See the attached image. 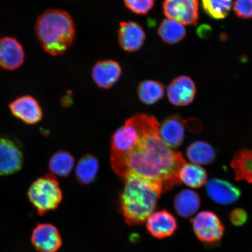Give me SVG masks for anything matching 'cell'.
<instances>
[{
    "instance_id": "cell-23",
    "label": "cell",
    "mask_w": 252,
    "mask_h": 252,
    "mask_svg": "<svg viewBox=\"0 0 252 252\" xmlns=\"http://www.w3.org/2000/svg\"><path fill=\"white\" fill-rule=\"evenodd\" d=\"M158 33L163 42L173 45L185 38L187 31L184 25L167 18L160 23Z\"/></svg>"
},
{
    "instance_id": "cell-25",
    "label": "cell",
    "mask_w": 252,
    "mask_h": 252,
    "mask_svg": "<svg viewBox=\"0 0 252 252\" xmlns=\"http://www.w3.org/2000/svg\"><path fill=\"white\" fill-rule=\"evenodd\" d=\"M232 0H201L204 12L214 20L227 17L233 5Z\"/></svg>"
},
{
    "instance_id": "cell-15",
    "label": "cell",
    "mask_w": 252,
    "mask_h": 252,
    "mask_svg": "<svg viewBox=\"0 0 252 252\" xmlns=\"http://www.w3.org/2000/svg\"><path fill=\"white\" fill-rule=\"evenodd\" d=\"M122 74V68L118 62L111 60L97 62L92 70L94 83L102 89H109L117 83Z\"/></svg>"
},
{
    "instance_id": "cell-14",
    "label": "cell",
    "mask_w": 252,
    "mask_h": 252,
    "mask_svg": "<svg viewBox=\"0 0 252 252\" xmlns=\"http://www.w3.org/2000/svg\"><path fill=\"white\" fill-rule=\"evenodd\" d=\"M146 35L140 25L133 21L120 24L118 40L122 48L128 52L139 50L143 46Z\"/></svg>"
},
{
    "instance_id": "cell-22",
    "label": "cell",
    "mask_w": 252,
    "mask_h": 252,
    "mask_svg": "<svg viewBox=\"0 0 252 252\" xmlns=\"http://www.w3.org/2000/svg\"><path fill=\"white\" fill-rule=\"evenodd\" d=\"M74 158L68 151L59 150L49 160V169L53 175L67 177L73 169Z\"/></svg>"
},
{
    "instance_id": "cell-17",
    "label": "cell",
    "mask_w": 252,
    "mask_h": 252,
    "mask_svg": "<svg viewBox=\"0 0 252 252\" xmlns=\"http://www.w3.org/2000/svg\"><path fill=\"white\" fill-rule=\"evenodd\" d=\"M173 205L178 216L183 218H189L199 210L201 198L196 191L190 189H185L176 195Z\"/></svg>"
},
{
    "instance_id": "cell-26",
    "label": "cell",
    "mask_w": 252,
    "mask_h": 252,
    "mask_svg": "<svg viewBox=\"0 0 252 252\" xmlns=\"http://www.w3.org/2000/svg\"><path fill=\"white\" fill-rule=\"evenodd\" d=\"M129 10L138 15L147 14L155 4L156 0H124Z\"/></svg>"
},
{
    "instance_id": "cell-1",
    "label": "cell",
    "mask_w": 252,
    "mask_h": 252,
    "mask_svg": "<svg viewBox=\"0 0 252 252\" xmlns=\"http://www.w3.org/2000/svg\"><path fill=\"white\" fill-rule=\"evenodd\" d=\"M159 125L155 117L146 115L137 143L125 156L110 163L123 180L137 176L160 183L166 191L181 184L179 173L186 161L180 153L163 141Z\"/></svg>"
},
{
    "instance_id": "cell-28",
    "label": "cell",
    "mask_w": 252,
    "mask_h": 252,
    "mask_svg": "<svg viewBox=\"0 0 252 252\" xmlns=\"http://www.w3.org/2000/svg\"><path fill=\"white\" fill-rule=\"evenodd\" d=\"M248 214L247 212L241 208H236L232 210L229 214L230 221L233 225L241 226L245 224L248 220Z\"/></svg>"
},
{
    "instance_id": "cell-19",
    "label": "cell",
    "mask_w": 252,
    "mask_h": 252,
    "mask_svg": "<svg viewBox=\"0 0 252 252\" xmlns=\"http://www.w3.org/2000/svg\"><path fill=\"white\" fill-rule=\"evenodd\" d=\"M186 154L191 163L199 165L210 164L215 160L217 156L215 149L203 141L193 142L188 147Z\"/></svg>"
},
{
    "instance_id": "cell-27",
    "label": "cell",
    "mask_w": 252,
    "mask_h": 252,
    "mask_svg": "<svg viewBox=\"0 0 252 252\" xmlns=\"http://www.w3.org/2000/svg\"><path fill=\"white\" fill-rule=\"evenodd\" d=\"M233 9L238 17L242 19L252 18V0H235Z\"/></svg>"
},
{
    "instance_id": "cell-9",
    "label": "cell",
    "mask_w": 252,
    "mask_h": 252,
    "mask_svg": "<svg viewBox=\"0 0 252 252\" xmlns=\"http://www.w3.org/2000/svg\"><path fill=\"white\" fill-rule=\"evenodd\" d=\"M32 243L39 252H56L62 245V239L56 226L50 223H40L34 228Z\"/></svg>"
},
{
    "instance_id": "cell-24",
    "label": "cell",
    "mask_w": 252,
    "mask_h": 252,
    "mask_svg": "<svg viewBox=\"0 0 252 252\" xmlns=\"http://www.w3.org/2000/svg\"><path fill=\"white\" fill-rule=\"evenodd\" d=\"M164 94L163 85L157 81H144L137 88L138 98L146 105H153L158 102L164 96Z\"/></svg>"
},
{
    "instance_id": "cell-8",
    "label": "cell",
    "mask_w": 252,
    "mask_h": 252,
    "mask_svg": "<svg viewBox=\"0 0 252 252\" xmlns=\"http://www.w3.org/2000/svg\"><path fill=\"white\" fill-rule=\"evenodd\" d=\"M23 163V153L18 145L8 138H0V176L20 171Z\"/></svg>"
},
{
    "instance_id": "cell-2",
    "label": "cell",
    "mask_w": 252,
    "mask_h": 252,
    "mask_svg": "<svg viewBox=\"0 0 252 252\" xmlns=\"http://www.w3.org/2000/svg\"><path fill=\"white\" fill-rule=\"evenodd\" d=\"M125 187L120 197V207L126 223L131 226L146 221L165 192L160 183L137 176L124 179Z\"/></svg>"
},
{
    "instance_id": "cell-13",
    "label": "cell",
    "mask_w": 252,
    "mask_h": 252,
    "mask_svg": "<svg viewBox=\"0 0 252 252\" xmlns=\"http://www.w3.org/2000/svg\"><path fill=\"white\" fill-rule=\"evenodd\" d=\"M24 60L23 47L17 39L11 37L0 39V67L9 71L17 70Z\"/></svg>"
},
{
    "instance_id": "cell-4",
    "label": "cell",
    "mask_w": 252,
    "mask_h": 252,
    "mask_svg": "<svg viewBox=\"0 0 252 252\" xmlns=\"http://www.w3.org/2000/svg\"><path fill=\"white\" fill-rule=\"evenodd\" d=\"M28 196L37 214L42 216L58 209L63 200V192L55 176L47 174L31 184Z\"/></svg>"
},
{
    "instance_id": "cell-12",
    "label": "cell",
    "mask_w": 252,
    "mask_h": 252,
    "mask_svg": "<svg viewBox=\"0 0 252 252\" xmlns=\"http://www.w3.org/2000/svg\"><path fill=\"white\" fill-rule=\"evenodd\" d=\"M208 196L214 202L223 206L234 204L241 196V191L231 182L220 179H212L206 184Z\"/></svg>"
},
{
    "instance_id": "cell-16",
    "label": "cell",
    "mask_w": 252,
    "mask_h": 252,
    "mask_svg": "<svg viewBox=\"0 0 252 252\" xmlns=\"http://www.w3.org/2000/svg\"><path fill=\"white\" fill-rule=\"evenodd\" d=\"M185 122L178 116L166 118L159 125V135L167 146L176 149L184 143L185 137Z\"/></svg>"
},
{
    "instance_id": "cell-18",
    "label": "cell",
    "mask_w": 252,
    "mask_h": 252,
    "mask_svg": "<svg viewBox=\"0 0 252 252\" xmlns=\"http://www.w3.org/2000/svg\"><path fill=\"white\" fill-rule=\"evenodd\" d=\"M236 181H245L252 184V150L244 149L239 150L231 162Z\"/></svg>"
},
{
    "instance_id": "cell-7",
    "label": "cell",
    "mask_w": 252,
    "mask_h": 252,
    "mask_svg": "<svg viewBox=\"0 0 252 252\" xmlns=\"http://www.w3.org/2000/svg\"><path fill=\"white\" fill-rule=\"evenodd\" d=\"M9 109L15 118L28 125H35L43 119V110L35 97L25 94L9 103Z\"/></svg>"
},
{
    "instance_id": "cell-6",
    "label": "cell",
    "mask_w": 252,
    "mask_h": 252,
    "mask_svg": "<svg viewBox=\"0 0 252 252\" xmlns=\"http://www.w3.org/2000/svg\"><path fill=\"white\" fill-rule=\"evenodd\" d=\"M198 0H165L163 11L168 18L185 25H196L198 21Z\"/></svg>"
},
{
    "instance_id": "cell-3",
    "label": "cell",
    "mask_w": 252,
    "mask_h": 252,
    "mask_svg": "<svg viewBox=\"0 0 252 252\" xmlns=\"http://www.w3.org/2000/svg\"><path fill=\"white\" fill-rule=\"evenodd\" d=\"M36 33L45 52L59 56L73 43L75 28L70 14L61 9H50L37 19Z\"/></svg>"
},
{
    "instance_id": "cell-20",
    "label": "cell",
    "mask_w": 252,
    "mask_h": 252,
    "mask_svg": "<svg viewBox=\"0 0 252 252\" xmlns=\"http://www.w3.org/2000/svg\"><path fill=\"white\" fill-rule=\"evenodd\" d=\"M181 183L193 189H198L206 185L207 173L202 166L195 163L186 162L179 173Z\"/></svg>"
},
{
    "instance_id": "cell-11",
    "label": "cell",
    "mask_w": 252,
    "mask_h": 252,
    "mask_svg": "<svg viewBox=\"0 0 252 252\" xmlns=\"http://www.w3.org/2000/svg\"><path fill=\"white\" fill-rule=\"evenodd\" d=\"M146 227L153 237L164 239L175 234L178 222L171 213L162 210L151 214L146 220Z\"/></svg>"
},
{
    "instance_id": "cell-21",
    "label": "cell",
    "mask_w": 252,
    "mask_h": 252,
    "mask_svg": "<svg viewBox=\"0 0 252 252\" xmlns=\"http://www.w3.org/2000/svg\"><path fill=\"white\" fill-rule=\"evenodd\" d=\"M99 163L97 158L87 154L79 160L75 169V176L80 184H91L96 178L98 172Z\"/></svg>"
},
{
    "instance_id": "cell-10",
    "label": "cell",
    "mask_w": 252,
    "mask_h": 252,
    "mask_svg": "<svg viewBox=\"0 0 252 252\" xmlns=\"http://www.w3.org/2000/svg\"><path fill=\"white\" fill-rule=\"evenodd\" d=\"M196 94V85L187 75L175 78L167 88V96L169 102L176 106L190 105L193 102Z\"/></svg>"
},
{
    "instance_id": "cell-5",
    "label": "cell",
    "mask_w": 252,
    "mask_h": 252,
    "mask_svg": "<svg viewBox=\"0 0 252 252\" xmlns=\"http://www.w3.org/2000/svg\"><path fill=\"white\" fill-rule=\"evenodd\" d=\"M191 222L194 234L203 243H217L224 234L225 228L221 220L211 211L198 213Z\"/></svg>"
}]
</instances>
